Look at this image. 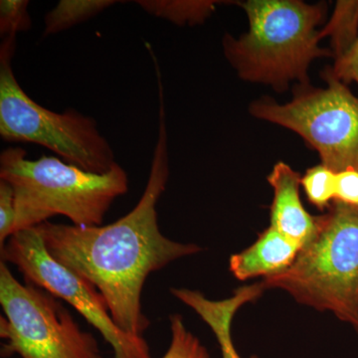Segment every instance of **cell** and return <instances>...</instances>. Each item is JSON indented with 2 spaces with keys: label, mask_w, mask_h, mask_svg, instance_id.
I'll return each instance as SVG.
<instances>
[{
  "label": "cell",
  "mask_w": 358,
  "mask_h": 358,
  "mask_svg": "<svg viewBox=\"0 0 358 358\" xmlns=\"http://www.w3.org/2000/svg\"><path fill=\"white\" fill-rule=\"evenodd\" d=\"M169 176L162 98L159 138L150 176L133 210L106 226L81 227L46 221L35 227L49 254L95 287L105 299L115 324L136 336H143L150 324L141 306V293L148 275L202 250L196 244L173 241L160 232L157 205Z\"/></svg>",
  "instance_id": "1"
},
{
  "label": "cell",
  "mask_w": 358,
  "mask_h": 358,
  "mask_svg": "<svg viewBox=\"0 0 358 358\" xmlns=\"http://www.w3.org/2000/svg\"><path fill=\"white\" fill-rule=\"evenodd\" d=\"M248 16L249 31L234 38L226 34L224 54L238 76L252 83L286 92L291 82L308 83L313 59L334 57L320 48V31L327 4L300 0H249L237 2Z\"/></svg>",
  "instance_id": "2"
},
{
  "label": "cell",
  "mask_w": 358,
  "mask_h": 358,
  "mask_svg": "<svg viewBox=\"0 0 358 358\" xmlns=\"http://www.w3.org/2000/svg\"><path fill=\"white\" fill-rule=\"evenodd\" d=\"M0 179L15 193L14 233L56 215L81 227L102 225L113 202L129 190L128 174L117 162L109 173H93L55 157L27 159L21 148L1 152Z\"/></svg>",
  "instance_id": "3"
},
{
  "label": "cell",
  "mask_w": 358,
  "mask_h": 358,
  "mask_svg": "<svg viewBox=\"0 0 358 358\" xmlns=\"http://www.w3.org/2000/svg\"><path fill=\"white\" fill-rule=\"evenodd\" d=\"M261 282L265 289H284L303 305L334 313L358 334V207L334 201L293 265Z\"/></svg>",
  "instance_id": "4"
},
{
  "label": "cell",
  "mask_w": 358,
  "mask_h": 358,
  "mask_svg": "<svg viewBox=\"0 0 358 358\" xmlns=\"http://www.w3.org/2000/svg\"><path fill=\"white\" fill-rule=\"evenodd\" d=\"M14 51L15 36L6 37L0 47V136L3 141L36 143L89 173H109L117 164L115 155L96 120L74 109L53 112L33 101L14 75Z\"/></svg>",
  "instance_id": "5"
},
{
  "label": "cell",
  "mask_w": 358,
  "mask_h": 358,
  "mask_svg": "<svg viewBox=\"0 0 358 358\" xmlns=\"http://www.w3.org/2000/svg\"><path fill=\"white\" fill-rule=\"evenodd\" d=\"M2 355L21 358H103L95 336L77 324L62 301L31 284H21L0 261Z\"/></svg>",
  "instance_id": "6"
},
{
  "label": "cell",
  "mask_w": 358,
  "mask_h": 358,
  "mask_svg": "<svg viewBox=\"0 0 358 358\" xmlns=\"http://www.w3.org/2000/svg\"><path fill=\"white\" fill-rule=\"evenodd\" d=\"M322 79L326 89L296 85L291 102L266 96L252 103L250 113L298 134L334 173L358 171V96L326 71Z\"/></svg>",
  "instance_id": "7"
},
{
  "label": "cell",
  "mask_w": 358,
  "mask_h": 358,
  "mask_svg": "<svg viewBox=\"0 0 358 358\" xmlns=\"http://www.w3.org/2000/svg\"><path fill=\"white\" fill-rule=\"evenodd\" d=\"M0 254L1 261L17 268L26 284L39 287L72 306L102 334L114 358H152L147 341L124 333L115 324L102 294L49 254L36 228L14 233Z\"/></svg>",
  "instance_id": "8"
},
{
  "label": "cell",
  "mask_w": 358,
  "mask_h": 358,
  "mask_svg": "<svg viewBox=\"0 0 358 358\" xmlns=\"http://www.w3.org/2000/svg\"><path fill=\"white\" fill-rule=\"evenodd\" d=\"M268 182L274 190L271 227L303 248L315 237L319 216L310 215L301 203L300 173L285 162H278L268 176Z\"/></svg>",
  "instance_id": "9"
},
{
  "label": "cell",
  "mask_w": 358,
  "mask_h": 358,
  "mask_svg": "<svg viewBox=\"0 0 358 358\" xmlns=\"http://www.w3.org/2000/svg\"><path fill=\"white\" fill-rule=\"evenodd\" d=\"M301 249V245L270 226L248 249L231 256L230 270L241 281L260 275L265 279L288 270Z\"/></svg>",
  "instance_id": "10"
},
{
  "label": "cell",
  "mask_w": 358,
  "mask_h": 358,
  "mask_svg": "<svg viewBox=\"0 0 358 358\" xmlns=\"http://www.w3.org/2000/svg\"><path fill=\"white\" fill-rule=\"evenodd\" d=\"M122 1L115 0H60L57 6L46 13L44 17L43 36L57 34L85 21L95 17Z\"/></svg>",
  "instance_id": "11"
},
{
  "label": "cell",
  "mask_w": 358,
  "mask_h": 358,
  "mask_svg": "<svg viewBox=\"0 0 358 358\" xmlns=\"http://www.w3.org/2000/svg\"><path fill=\"white\" fill-rule=\"evenodd\" d=\"M145 13L176 25L202 24L219 1L211 0H140L136 1Z\"/></svg>",
  "instance_id": "12"
},
{
  "label": "cell",
  "mask_w": 358,
  "mask_h": 358,
  "mask_svg": "<svg viewBox=\"0 0 358 358\" xmlns=\"http://www.w3.org/2000/svg\"><path fill=\"white\" fill-rule=\"evenodd\" d=\"M320 39L331 38L334 57H341L358 36V1H338L331 20L320 31Z\"/></svg>",
  "instance_id": "13"
},
{
  "label": "cell",
  "mask_w": 358,
  "mask_h": 358,
  "mask_svg": "<svg viewBox=\"0 0 358 358\" xmlns=\"http://www.w3.org/2000/svg\"><path fill=\"white\" fill-rule=\"evenodd\" d=\"M336 173L324 164L308 169L301 178V185L305 189L308 201L320 210H326L331 206L336 196Z\"/></svg>",
  "instance_id": "14"
},
{
  "label": "cell",
  "mask_w": 358,
  "mask_h": 358,
  "mask_svg": "<svg viewBox=\"0 0 358 358\" xmlns=\"http://www.w3.org/2000/svg\"><path fill=\"white\" fill-rule=\"evenodd\" d=\"M169 320L171 343L162 358H213L201 341L186 329L180 315H171Z\"/></svg>",
  "instance_id": "15"
},
{
  "label": "cell",
  "mask_w": 358,
  "mask_h": 358,
  "mask_svg": "<svg viewBox=\"0 0 358 358\" xmlns=\"http://www.w3.org/2000/svg\"><path fill=\"white\" fill-rule=\"evenodd\" d=\"M29 1L27 0H1L0 1V34L2 37L16 36L31 28Z\"/></svg>",
  "instance_id": "16"
},
{
  "label": "cell",
  "mask_w": 358,
  "mask_h": 358,
  "mask_svg": "<svg viewBox=\"0 0 358 358\" xmlns=\"http://www.w3.org/2000/svg\"><path fill=\"white\" fill-rule=\"evenodd\" d=\"M16 222L15 193L13 186L0 179V249L14 234Z\"/></svg>",
  "instance_id": "17"
},
{
  "label": "cell",
  "mask_w": 358,
  "mask_h": 358,
  "mask_svg": "<svg viewBox=\"0 0 358 358\" xmlns=\"http://www.w3.org/2000/svg\"><path fill=\"white\" fill-rule=\"evenodd\" d=\"M324 71L341 83L355 82L358 85V36L352 47L341 57L336 59L333 67Z\"/></svg>",
  "instance_id": "18"
},
{
  "label": "cell",
  "mask_w": 358,
  "mask_h": 358,
  "mask_svg": "<svg viewBox=\"0 0 358 358\" xmlns=\"http://www.w3.org/2000/svg\"><path fill=\"white\" fill-rule=\"evenodd\" d=\"M232 317L228 315H218L212 317L209 322V327L215 334L219 346H220L222 358H242L238 353L236 348L233 343L231 336V326H232ZM251 358H258L252 357Z\"/></svg>",
  "instance_id": "19"
},
{
  "label": "cell",
  "mask_w": 358,
  "mask_h": 358,
  "mask_svg": "<svg viewBox=\"0 0 358 358\" xmlns=\"http://www.w3.org/2000/svg\"><path fill=\"white\" fill-rule=\"evenodd\" d=\"M334 201L358 207V171L350 169L336 174Z\"/></svg>",
  "instance_id": "20"
}]
</instances>
